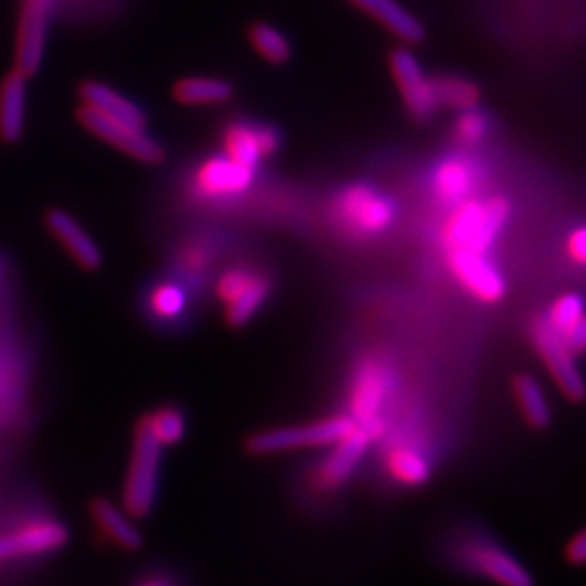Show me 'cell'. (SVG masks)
I'll return each mask as SVG.
<instances>
[{
    "instance_id": "obj_1",
    "label": "cell",
    "mask_w": 586,
    "mask_h": 586,
    "mask_svg": "<svg viewBox=\"0 0 586 586\" xmlns=\"http://www.w3.org/2000/svg\"><path fill=\"white\" fill-rule=\"evenodd\" d=\"M161 450L163 446L152 437L146 419L141 417L135 426L132 452L129 471L122 491V507L135 520L150 515L157 502L159 491V471H161Z\"/></svg>"
},
{
    "instance_id": "obj_2",
    "label": "cell",
    "mask_w": 586,
    "mask_h": 586,
    "mask_svg": "<svg viewBox=\"0 0 586 586\" xmlns=\"http://www.w3.org/2000/svg\"><path fill=\"white\" fill-rule=\"evenodd\" d=\"M395 379L383 361H363L352 379L350 390V417L356 428L365 430L372 439L381 437L385 426V408L390 404Z\"/></svg>"
},
{
    "instance_id": "obj_3",
    "label": "cell",
    "mask_w": 586,
    "mask_h": 586,
    "mask_svg": "<svg viewBox=\"0 0 586 586\" xmlns=\"http://www.w3.org/2000/svg\"><path fill=\"white\" fill-rule=\"evenodd\" d=\"M356 426L350 415H332L305 426H291V428H274L263 430L248 439L246 450L251 455H278L289 450H305V448H324L332 446L339 439H343L348 433H352Z\"/></svg>"
},
{
    "instance_id": "obj_4",
    "label": "cell",
    "mask_w": 586,
    "mask_h": 586,
    "mask_svg": "<svg viewBox=\"0 0 586 586\" xmlns=\"http://www.w3.org/2000/svg\"><path fill=\"white\" fill-rule=\"evenodd\" d=\"M456 563L498 586H534L532 576L520 561L489 536L473 534L460 539L455 547Z\"/></svg>"
},
{
    "instance_id": "obj_5",
    "label": "cell",
    "mask_w": 586,
    "mask_h": 586,
    "mask_svg": "<svg viewBox=\"0 0 586 586\" xmlns=\"http://www.w3.org/2000/svg\"><path fill=\"white\" fill-rule=\"evenodd\" d=\"M70 539L67 525L51 515H31L15 521L11 530L0 534V563L42 558L62 550Z\"/></svg>"
},
{
    "instance_id": "obj_6",
    "label": "cell",
    "mask_w": 586,
    "mask_h": 586,
    "mask_svg": "<svg viewBox=\"0 0 586 586\" xmlns=\"http://www.w3.org/2000/svg\"><path fill=\"white\" fill-rule=\"evenodd\" d=\"M532 341L558 390L567 399L580 402L585 397V383L576 363V354L569 350L563 334L547 322V318H541L532 326Z\"/></svg>"
},
{
    "instance_id": "obj_7",
    "label": "cell",
    "mask_w": 586,
    "mask_h": 586,
    "mask_svg": "<svg viewBox=\"0 0 586 586\" xmlns=\"http://www.w3.org/2000/svg\"><path fill=\"white\" fill-rule=\"evenodd\" d=\"M55 13V0H20L15 33V70L26 78L44 62L49 22Z\"/></svg>"
},
{
    "instance_id": "obj_8",
    "label": "cell",
    "mask_w": 586,
    "mask_h": 586,
    "mask_svg": "<svg viewBox=\"0 0 586 586\" xmlns=\"http://www.w3.org/2000/svg\"><path fill=\"white\" fill-rule=\"evenodd\" d=\"M76 118L89 132H94L96 137L105 139L107 143L116 146L118 150L127 152L143 163L157 166L166 157L161 143L155 141L152 137H148L143 129H135L130 125L118 122V120H114V118H109V116H105L92 107H85V105L76 111Z\"/></svg>"
},
{
    "instance_id": "obj_9",
    "label": "cell",
    "mask_w": 586,
    "mask_h": 586,
    "mask_svg": "<svg viewBox=\"0 0 586 586\" xmlns=\"http://www.w3.org/2000/svg\"><path fill=\"white\" fill-rule=\"evenodd\" d=\"M337 213L348 228L374 235L390 226L393 220V204L387 198L372 192L370 188H350L339 198Z\"/></svg>"
},
{
    "instance_id": "obj_10",
    "label": "cell",
    "mask_w": 586,
    "mask_h": 586,
    "mask_svg": "<svg viewBox=\"0 0 586 586\" xmlns=\"http://www.w3.org/2000/svg\"><path fill=\"white\" fill-rule=\"evenodd\" d=\"M452 274L458 283L482 302H498L507 294V283L502 274L487 260L482 253L467 248H455L448 255Z\"/></svg>"
},
{
    "instance_id": "obj_11",
    "label": "cell",
    "mask_w": 586,
    "mask_h": 586,
    "mask_svg": "<svg viewBox=\"0 0 586 586\" xmlns=\"http://www.w3.org/2000/svg\"><path fill=\"white\" fill-rule=\"evenodd\" d=\"M372 441L374 439L365 430L354 428L343 439L332 444V450L328 452L324 462L316 471L318 487L326 491H334L343 487L348 478L354 473V469L361 465L363 456L367 455Z\"/></svg>"
},
{
    "instance_id": "obj_12",
    "label": "cell",
    "mask_w": 586,
    "mask_h": 586,
    "mask_svg": "<svg viewBox=\"0 0 586 586\" xmlns=\"http://www.w3.org/2000/svg\"><path fill=\"white\" fill-rule=\"evenodd\" d=\"M391 70L402 89V96H404V103L411 116L417 120L433 118L439 103L435 98L433 83H428L417 60L408 51H395L391 55Z\"/></svg>"
},
{
    "instance_id": "obj_13",
    "label": "cell",
    "mask_w": 586,
    "mask_h": 586,
    "mask_svg": "<svg viewBox=\"0 0 586 586\" xmlns=\"http://www.w3.org/2000/svg\"><path fill=\"white\" fill-rule=\"evenodd\" d=\"M44 224L78 267L87 271H96L103 265L100 248L94 244L87 231L67 211L49 209L44 215Z\"/></svg>"
},
{
    "instance_id": "obj_14",
    "label": "cell",
    "mask_w": 586,
    "mask_h": 586,
    "mask_svg": "<svg viewBox=\"0 0 586 586\" xmlns=\"http://www.w3.org/2000/svg\"><path fill=\"white\" fill-rule=\"evenodd\" d=\"M26 76L15 67L0 81V141L18 143L24 132Z\"/></svg>"
},
{
    "instance_id": "obj_15",
    "label": "cell",
    "mask_w": 586,
    "mask_h": 586,
    "mask_svg": "<svg viewBox=\"0 0 586 586\" xmlns=\"http://www.w3.org/2000/svg\"><path fill=\"white\" fill-rule=\"evenodd\" d=\"M251 183H253V168L244 166L231 157L211 159L198 172V188L202 194H239Z\"/></svg>"
},
{
    "instance_id": "obj_16",
    "label": "cell",
    "mask_w": 586,
    "mask_h": 586,
    "mask_svg": "<svg viewBox=\"0 0 586 586\" xmlns=\"http://www.w3.org/2000/svg\"><path fill=\"white\" fill-rule=\"evenodd\" d=\"M89 515L96 530L116 547L125 552H137L143 545L141 532L130 523L122 509H118L107 498H94L89 502Z\"/></svg>"
},
{
    "instance_id": "obj_17",
    "label": "cell",
    "mask_w": 586,
    "mask_h": 586,
    "mask_svg": "<svg viewBox=\"0 0 586 586\" xmlns=\"http://www.w3.org/2000/svg\"><path fill=\"white\" fill-rule=\"evenodd\" d=\"M78 94H81V100L85 107H92V109H96V111H100V114H105L118 122L135 127V129H146L143 111L135 103L127 100L122 94L107 87L105 83L85 81V83H81Z\"/></svg>"
},
{
    "instance_id": "obj_18",
    "label": "cell",
    "mask_w": 586,
    "mask_h": 586,
    "mask_svg": "<svg viewBox=\"0 0 586 586\" xmlns=\"http://www.w3.org/2000/svg\"><path fill=\"white\" fill-rule=\"evenodd\" d=\"M385 465L391 478L404 487H419L433 473L428 456L413 439H399L393 444L387 450Z\"/></svg>"
},
{
    "instance_id": "obj_19",
    "label": "cell",
    "mask_w": 586,
    "mask_h": 586,
    "mask_svg": "<svg viewBox=\"0 0 586 586\" xmlns=\"http://www.w3.org/2000/svg\"><path fill=\"white\" fill-rule=\"evenodd\" d=\"M363 11H367L372 18H376L383 26H387L391 33H395L399 40L417 44L424 40V26L404 11L395 0H352Z\"/></svg>"
},
{
    "instance_id": "obj_20",
    "label": "cell",
    "mask_w": 586,
    "mask_h": 586,
    "mask_svg": "<svg viewBox=\"0 0 586 586\" xmlns=\"http://www.w3.org/2000/svg\"><path fill=\"white\" fill-rule=\"evenodd\" d=\"M226 150L231 159L255 168L260 157L276 150V135L274 130L239 125L226 135Z\"/></svg>"
},
{
    "instance_id": "obj_21",
    "label": "cell",
    "mask_w": 586,
    "mask_h": 586,
    "mask_svg": "<svg viewBox=\"0 0 586 586\" xmlns=\"http://www.w3.org/2000/svg\"><path fill=\"white\" fill-rule=\"evenodd\" d=\"M513 393L520 404L521 415L530 428L543 430L550 426L552 413L545 399V393L541 390L539 381L530 374H520L513 379Z\"/></svg>"
},
{
    "instance_id": "obj_22",
    "label": "cell",
    "mask_w": 586,
    "mask_h": 586,
    "mask_svg": "<svg viewBox=\"0 0 586 586\" xmlns=\"http://www.w3.org/2000/svg\"><path fill=\"white\" fill-rule=\"evenodd\" d=\"M482 213H484V204L480 202H465L458 206L455 215L450 217L448 226H446V242H448V251L455 248H471L478 228L482 224Z\"/></svg>"
},
{
    "instance_id": "obj_23",
    "label": "cell",
    "mask_w": 586,
    "mask_h": 586,
    "mask_svg": "<svg viewBox=\"0 0 586 586\" xmlns=\"http://www.w3.org/2000/svg\"><path fill=\"white\" fill-rule=\"evenodd\" d=\"M269 296V283L259 274L251 278V283L226 305V320L228 324L244 326L253 320V316L260 309V305Z\"/></svg>"
},
{
    "instance_id": "obj_24",
    "label": "cell",
    "mask_w": 586,
    "mask_h": 586,
    "mask_svg": "<svg viewBox=\"0 0 586 586\" xmlns=\"http://www.w3.org/2000/svg\"><path fill=\"white\" fill-rule=\"evenodd\" d=\"M174 96L185 105H215L233 96V87L217 78H183L174 87Z\"/></svg>"
},
{
    "instance_id": "obj_25",
    "label": "cell",
    "mask_w": 586,
    "mask_h": 586,
    "mask_svg": "<svg viewBox=\"0 0 586 586\" xmlns=\"http://www.w3.org/2000/svg\"><path fill=\"white\" fill-rule=\"evenodd\" d=\"M471 185H473L471 168L460 159H450L437 170L435 190L446 202H460L471 192Z\"/></svg>"
},
{
    "instance_id": "obj_26",
    "label": "cell",
    "mask_w": 586,
    "mask_h": 586,
    "mask_svg": "<svg viewBox=\"0 0 586 586\" xmlns=\"http://www.w3.org/2000/svg\"><path fill=\"white\" fill-rule=\"evenodd\" d=\"M152 437L166 448L177 446L185 437V415L177 406H161L155 413L143 415Z\"/></svg>"
},
{
    "instance_id": "obj_27",
    "label": "cell",
    "mask_w": 586,
    "mask_h": 586,
    "mask_svg": "<svg viewBox=\"0 0 586 586\" xmlns=\"http://www.w3.org/2000/svg\"><path fill=\"white\" fill-rule=\"evenodd\" d=\"M509 211H511V206H509V202L504 198H493L491 202H487L484 204V213H482V224H480L478 235H476V239H473L469 251L484 255L491 248V244L496 242L498 233L502 231V226H504V222L509 217Z\"/></svg>"
},
{
    "instance_id": "obj_28",
    "label": "cell",
    "mask_w": 586,
    "mask_h": 586,
    "mask_svg": "<svg viewBox=\"0 0 586 586\" xmlns=\"http://www.w3.org/2000/svg\"><path fill=\"white\" fill-rule=\"evenodd\" d=\"M433 89H435V98L437 103L450 105L455 109H471L476 107L480 94L478 87L465 78H456V76H441L437 81H433Z\"/></svg>"
},
{
    "instance_id": "obj_29",
    "label": "cell",
    "mask_w": 586,
    "mask_h": 586,
    "mask_svg": "<svg viewBox=\"0 0 586 586\" xmlns=\"http://www.w3.org/2000/svg\"><path fill=\"white\" fill-rule=\"evenodd\" d=\"M150 311L157 320H174L185 311V294L177 285H159L150 294Z\"/></svg>"
},
{
    "instance_id": "obj_30",
    "label": "cell",
    "mask_w": 586,
    "mask_h": 586,
    "mask_svg": "<svg viewBox=\"0 0 586 586\" xmlns=\"http://www.w3.org/2000/svg\"><path fill=\"white\" fill-rule=\"evenodd\" d=\"M251 40L260 55L271 64H285L289 60V44L287 40L271 29L269 24H255L251 31Z\"/></svg>"
},
{
    "instance_id": "obj_31",
    "label": "cell",
    "mask_w": 586,
    "mask_h": 586,
    "mask_svg": "<svg viewBox=\"0 0 586 586\" xmlns=\"http://www.w3.org/2000/svg\"><path fill=\"white\" fill-rule=\"evenodd\" d=\"M547 322L554 326L561 334H565L567 330H572L574 326L585 322V307H583V298L576 294H565L561 296L550 313H547Z\"/></svg>"
},
{
    "instance_id": "obj_32",
    "label": "cell",
    "mask_w": 586,
    "mask_h": 586,
    "mask_svg": "<svg viewBox=\"0 0 586 586\" xmlns=\"http://www.w3.org/2000/svg\"><path fill=\"white\" fill-rule=\"evenodd\" d=\"M255 274H248L244 269H231L226 271L222 278H220V285H217V296L228 305L253 278Z\"/></svg>"
},
{
    "instance_id": "obj_33",
    "label": "cell",
    "mask_w": 586,
    "mask_h": 586,
    "mask_svg": "<svg viewBox=\"0 0 586 586\" xmlns=\"http://www.w3.org/2000/svg\"><path fill=\"white\" fill-rule=\"evenodd\" d=\"M467 114H462L460 116V120H458V127H456V130H458V137L462 139V141H467V143H476L478 139H482V135H484V118L478 114V111H469V109H465Z\"/></svg>"
},
{
    "instance_id": "obj_34",
    "label": "cell",
    "mask_w": 586,
    "mask_h": 586,
    "mask_svg": "<svg viewBox=\"0 0 586 586\" xmlns=\"http://www.w3.org/2000/svg\"><path fill=\"white\" fill-rule=\"evenodd\" d=\"M565 556H567V561L572 563V565H583L586 561V534L585 532H578L572 541H569V545H567V552H565Z\"/></svg>"
},
{
    "instance_id": "obj_35",
    "label": "cell",
    "mask_w": 586,
    "mask_h": 586,
    "mask_svg": "<svg viewBox=\"0 0 586 586\" xmlns=\"http://www.w3.org/2000/svg\"><path fill=\"white\" fill-rule=\"evenodd\" d=\"M567 248H569V255L578 263H585L586 260V233L585 228H578L569 242H567Z\"/></svg>"
},
{
    "instance_id": "obj_36",
    "label": "cell",
    "mask_w": 586,
    "mask_h": 586,
    "mask_svg": "<svg viewBox=\"0 0 586 586\" xmlns=\"http://www.w3.org/2000/svg\"><path fill=\"white\" fill-rule=\"evenodd\" d=\"M135 586H172L166 578H161V576H148V578H143V580H139L137 585Z\"/></svg>"
},
{
    "instance_id": "obj_37",
    "label": "cell",
    "mask_w": 586,
    "mask_h": 586,
    "mask_svg": "<svg viewBox=\"0 0 586 586\" xmlns=\"http://www.w3.org/2000/svg\"><path fill=\"white\" fill-rule=\"evenodd\" d=\"M0 269H2V263H0Z\"/></svg>"
}]
</instances>
